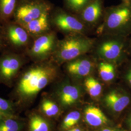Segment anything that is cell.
<instances>
[{
	"instance_id": "obj_1",
	"label": "cell",
	"mask_w": 131,
	"mask_h": 131,
	"mask_svg": "<svg viewBox=\"0 0 131 131\" xmlns=\"http://www.w3.org/2000/svg\"><path fill=\"white\" fill-rule=\"evenodd\" d=\"M59 66L52 59L25 66L17 78L15 95L22 100L34 98L56 78Z\"/></svg>"
},
{
	"instance_id": "obj_2",
	"label": "cell",
	"mask_w": 131,
	"mask_h": 131,
	"mask_svg": "<svg viewBox=\"0 0 131 131\" xmlns=\"http://www.w3.org/2000/svg\"><path fill=\"white\" fill-rule=\"evenodd\" d=\"M102 36L98 41L96 40L92 50L96 60L118 66L130 59L128 37L111 35Z\"/></svg>"
},
{
	"instance_id": "obj_3",
	"label": "cell",
	"mask_w": 131,
	"mask_h": 131,
	"mask_svg": "<svg viewBox=\"0 0 131 131\" xmlns=\"http://www.w3.org/2000/svg\"><path fill=\"white\" fill-rule=\"evenodd\" d=\"M96 39L82 34H70L58 40L52 58L59 66L91 52Z\"/></svg>"
},
{
	"instance_id": "obj_4",
	"label": "cell",
	"mask_w": 131,
	"mask_h": 131,
	"mask_svg": "<svg viewBox=\"0 0 131 131\" xmlns=\"http://www.w3.org/2000/svg\"><path fill=\"white\" fill-rule=\"evenodd\" d=\"M98 33L129 37L131 34V2H123L106 10Z\"/></svg>"
},
{
	"instance_id": "obj_5",
	"label": "cell",
	"mask_w": 131,
	"mask_h": 131,
	"mask_svg": "<svg viewBox=\"0 0 131 131\" xmlns=\"http://www.w3.org/2000/svg\"><path fill=\"white\" fill-rule=\"evenodd\" d=\"M30 61L24 53L9 49L0 53V83L11 85Z\"/></svg>"
},
{
	"instance_id": "obj_6",
	"label": "cell",
	"mask_w": 131,
	"mask_h": 131,
	"mask_svg": "<svg viewBox=\"0 0 131 131\" xmlns=\"http://www.w3.org/2000/svg\"><path fill=\"white\" fill-rule=\"evenodd\" d=\"M54 30L33 39L31 47L25 54L31 62L51 59L56 50L59 39Z\"/></svg>"
},
{
	"instance_id": "obj_7",
	"label": "cell",
	"mask_w": 131,
	"mask_h": 131,
	"mask_svg": "<svg viewBox=\"0 0 131 131\" xmlns=\"http://www.w3.org/2000/svg\"><path fill=\"white\" fill-rule=\"evenodd\" d=\"M50 19L53 30L59 32L65 36L70 34L86 35L90 29L78 17L61 9H52Z\"/></svg>"
},
{
	"instance_id": "obj_8",
	"label": "cell",
	"mask_w": 131,
	"mask_h": 131,
	"mask_svg": "<svg viewBox=\"0 0 131 131\" xmlns=\"http://www.w3.org/2000/svg\"><path fill=\"white\" fill-rule=\"evenodd\" d=\"M5 38L9 49L24 53L31 47L33 38L21 24L11 21L3 25Z\"/></svg>"
},
{
	"instance_id": "obj_9",
	"label": "cell",
	"mask_w": 131,
	"mask_h": 131,
	"mask_svg": "<svg viewBox=\"0 0 131 131\" xmlns=\"http://www.w3.org/2000/svg\"><path fill=\"white\" fill-rule=\"evenodd\" d=\"M52 9L51 4L44 0H19L12 21L24 25Z\"/></svg>"
},
{
	"instance_id": "obj_10",
	"label": "cell",
	"mask_w": 131,
	"mask_h": 131,
	"mask_svg": "<svg viewBox=\"0 0 131 131\" xmlns=\"http://www.w3.org/2000/svg\"><path fill=\"white\" fill-rule=\"evenodd\" d=\"M78 14V18L89 28L96 26L103 18L102 0H92Z\"/></svg>"
},
{
	"instance_id": "obj_11",
	"label": "cell",
	"mask_w": 131,
	"mask_h": 131,
	"mask_svg": "<svg viewBox=\"0 0 131 131\" xmlns=\"http://www.w3.org/2000/svg\"><path fill=\"white\" fill-rule=\"evenodd\" d=\"M96 60L94 57H90L85 54L65 63L66 69L73 76H87L92 71Z\"/></svg>"
},
{
	"instance_id": "obj_12",
	"label": "cell",
	"mask_w": 131,
	"mask_h": 131,
	"mask_svg": "<svg viewBox=\"0 0 131 131\" xmlns=\"http://www.w3.org/2000/svg\"><path fill=\"white\" fill-rule=\"evenodd\" d=\"M51 12L45 13L37 19L23 25L33 38L53 30L50 19Z\"/></svg>"
},
{
	"instance_id": "obj_13",
	"label": "cell",
	"mask_w": 131,
	"mask_h": 131,
	"mask_svg": "<svg viewBox=\"0 0 131 131\" xmlns=\"http://www.w3.org/2000/svg\"><path fill=\"white\" fill-rule=\"evenodd\" d=\"M104 101L112 110L119 112L126 107L130 102V97L121 91L113 90L106 95Z\"/></svg>"
},
{
	"instance_id": "obj_14",
	"label": "cell",
	"mask_w": 131,
	"mask_h": 131,
	"mask_svg": "<svg viewBox=\"0 0 131 131\" xmlns=\"http://www.w3.org/2000/svg\"><path fill=\"white\" fill-rule=\"evenodd\" d=\"M19 0H0V23L12 21Z\"/></svg>"
},
{
	"instance_id": "obj_15",
	"label": "cell",
	"mask_w": 131,
	"mask_h": 131,
	"mask_svg": "<svg viewBox=\"0 0 131 131\" xmlns=\"http://www.w3.org/2000/svg\"><path fill=\"white\" fill-rule=\"evenodd\" d=\"M84 117L86 122L91 126H99L107 123L108 119L103 113L95 106H90L84 110Z\"/></svg>"
},
{
	"instance_id": "obj_16",
	"label": "cell",
	"mask_w": 131,
	"mask_h": 131,
	"mask_svg": "<svg viewBox=\"0 0 131 131\" xmlns=\"http://www.w3.org/2000/svg\"><path fill=\"white\" fill-rule=\"evenodd\" d=\"M61 103L65 105L75 103L80 96L79 89L75 85L66 84L61 87L59 92Z\"/></svg>"
},
{
	"instance_id": "obj_17",
	"label": "cell",
	"mask_w": 131,
	"mask_h": 131,
	"mask_svg": "<svg viewBox=\"0 0 131 131\" xmlns=\"http://www.w3.org/2000/svg\"><path fill=\"white\" fill-rule=\"evenodd\" d=\"M98 65L99 74L104 82H108L115 79L118 66L106 61H100Z\"/></svg>"
},
{
	"instance_id": "obj_18",
	"label": "cell",
	"mask_w": 131,
	"mask_h": 131,
	"mask_svg": "<svg viewBox=\"0 0 131 131\" xmlns=\"http://www.w3.org/2000/svg\"><path fill=\"white\" fill-rule=\"evenodd\" d=\"M84 86L88 93L92 97H98L102 93V85L94 77H89L85 80Z\"/></svg>"
},
{
	"instance_id": "obj_19",
	"label": "cell",
	"mask_w": 131,
	"mask_h": 131,
	"mask_svg": "<svg viewBox=\"0 0 131 131\" xmlns=\"http://www.w3.org/2000/svg\"><path fill=\"white\" fill-rule=\"evenodd\" d=\"M48 124L44 119L38 115H34L29 122L30 131H49Z\"/></svg>"
},
{
	"instance_id": "obj_20",
	"label": "cell",
	"mask_w": 131,
	"mask_h": 131,
	"mask_svg": "<svg viewBox=\"0 0 131 131\" xmlns=\"http://www.w3.org/2000/svg\"><path fill=\"white\" fill-rule=\"evenodd\" d=\"M92 0H65L66 6L71 11L79 14Z\"/></svg>"
},
{
	"instance_id": "obj_21",
	"label": "cell",
	"mask_w": 131,
	"mask_h": 131,
	"mask_svg": "<svg viewBox=\"0 0 131 131\" xmlns=\"http://www.w3.org/2000/svg\"><path fill=\"white\" fill-rule=\"evenodd\" d=\"M20 125L13 117H8L0 121V131H19Z\"/></svg>"
},
{
	"instance_id": "obj_22",
	"label": "cell",
	"mask_w": 131,
	"mask_h": 131,
	"mask_svg": "<svg viewBox=\"0 0 131 131\" xmlns=\"http://www.w3.org/2000/svg\"><path fill=\"white\" fill-rule=\"evenodd\" d=\"M41 109L43 113L48 117L54 116L59 112V108L56 103L47 99L43 101Z\"/></svg>"
},
{
	"instance_id": "obj_23",
	"label": "cell",
	"mask_w": 131,
	"mask_h": 131,
	"mask_svg": "<svg viewBox=\"0 0 131 131\" xmlns=\"http://www.w3.org/2000/svg\"><path fill=\"white\" fill-rule=\"evenodd\" d=\"M80 118V114L78 111H73L68 114L63 122V128L68 129L74 126L79 121Z\"/></svg>"
},
{
	"instance_id": "obj_24",
	"label": "cell",
	"mask_w": 131,
	"mask_h": 131,
	"mask_svg": "<svg viewBox=\"0 0 131 131\" xmlns=\"http://www.w3.org/2000/svg\"><path fill=\"white\" fill-rule=\"evenodd\" d=\"M13 108L9 102L0 97V111L11 114Z\"/></svg>"
},
{
	"instance_id": "obj_25",
	"label": "cell",
	"mask_w": 131,
	"mask_h": 131,
	"mask_svg": "<svg viewBox=\"0 0 131 131\" xmlns=\"http://www.w3.org/2000/svg\"><path fill=\"white\" fill-rule=\"evenodd\" d=\"M124 63L126 66V70L124 75V79L131 88V59H129Z\"/></svg>"
},
{
	"instance_id": "obj_26",
	"label": "cell",
	"mask_w": 131,
	"mask_h": 131,
	"mask_svg": "<svg viewBox=\"0 0 131 131\" xmlns=\"http://www.w3.org/2000/svg\"><path fill=\"white\" fill-rule=\"evenodd\" d=\"M8 49L9 48L5 38L3 25H0V53Z\"/></svg>"
},
{
	"instance_id": "obj_27",
	"label": "cell",
	"mask_w": 131,
	"mask_h": 131,
	"mask_svg": "<svg viewBox=\"0 0 131 131\" xmlns=\"http://www.w3.org/2000/svg\"><path fill=\"white\" fill-rule=\"evenodd\" d=\"M13 117V116L11 114L3 112L2 111H0V121L6 118Z\"/></svg>"
},
{
	"instance_id": "obj_28",
	"label": "cell",
	"mask_w": 131,
	"mask_h": 131,
	"mask_svg": "<svg viewBox=\"0 0 131 131\" xmlns=\"http://www.w3.org/2000/svg\"><path fill=\"white\" fill-rule=\"evenodd\" d=\"M130 38L128 37V47H129V51L130 53V56H131V34L130 35Z\"/></svg>"
},
{
	"instance_id": "obj_29",
	"label": "cell",
	"mask_w": 131,
	"mask_h": 131,
	"mask_svg": "<svg viewBox=\"0 0 131 131\" xmlns=\"http://www.w3.org/2000/svg\"><path fill=\"white\" fill-rule=\"evenodd\" d=\"M101 131H117V130H115V129H110V128H105L103 129V130H102Z\"/></svg>"
},
{
	"instance_id": "obj_30",
	"label": "cell",
	"mask_w": 131,
	"mask_h": 131,
	"mask_svg": "<svg viewBox=\"0 0 131 131\" xmlns=\"http://www.w3.org/2000/svg\"><path fill=\"white\" fill-rule=\"evenodd\" d=\"M72 131H81V130L79 129H77V128H75V129H73L72 130H71Z\"/></svg>"
},
{
	"instance_id": "obj_31",
	"label": "cell",
	"mask_w": 131,
	"mask_h": 131,
	"mask_svg": "<svg viewBox=\"0 0 131 131\" xmlns=\"http://www.w3.org/2000/svg\"><path fill=\"white\" fill-rule=\"evenodd\" d=\"M123 2H131V0H122Z\"/></svg>"
},
{
	"instance_id": "obj_32",
	"label": "cell",
	"mask_w": 131,
	"mask_h": 131,
	"mask_svg": "<svg viewBox=\"0 0 131 131\" xmlns=\"http://www.w3.org/2000/svg\"><path fill=\"white\" fill-rule=\"evenodd\" d=\"M130 125H131V118H130Z\"/></svg>"
},
{
	"instance_id": "obj_33",
	"label": "cell",
	"mask_w": 131,
	"mask_h": 131,
	"mask_svg": "<svg viewBox=\"0 0 131 131\" xmlns=\"http://www.w3.org/2000/svg\"><path fill=\"white\" fill-rule=\"evenodd\" d=\"M0 25H2V24H1V23H0Z\"/></svg>"
},
{
	"instance_id": "obj_34",
	"label": "cell",
	"mask_w": 131,
	"mask_h": 131,
	"mask_svg": "<svg viewBox=\"0 0 131 131\" xmlns=\"http://www.w3.org/2000/svg\"><path fill=\"white\" fill-rule=\"evenodd\" d=\"M72 131V130H70V131Z\"/></svg>"
}]
</instances>
